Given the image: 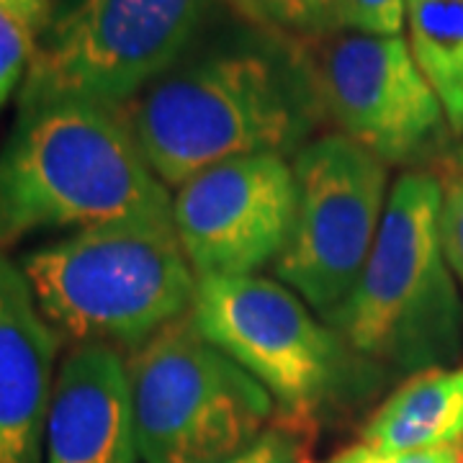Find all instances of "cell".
<instances>
[{
	"mask_svg": "<svg viewBox=\"0 0 463 463\" xmlns=\"http://www.w3.org/2000/svg\"><path fill=\"white\" fill-rule=\"evenodd\" d=\"M121 111L167 188L237 157L297 155L327 116L315 57L258 24L196 39Z\"/></svg>",
	"mask_w": 463,
	"mask_h": 463,
	"instance_id": "cell-1",
	"label": "cell"
},
{
	"mask_svg": "<svg viewBox=\"0 0 463 463\" xmlns=\"http://www.w3.org/2000/svg\"><path fill=\"white\" fill-rule=\"evenodd\" d=\"M170 216V191L121 109L85 100L18 109L0 147V248L33 232Z\"/></svg>",
	"mask_w": 463,
	"mask_h": 463,
	"instance_id": "cell-2",
	"label": "cell"
},
{
	"mask_svg": "<svg viewBox=\"0 0 463 463\" xmlns=\"http://www.w3.org/2000/svg\"><path fill=\"white\" fill-rule=\"evenodd\" d=\"M18 265L39 312L78 345L137 350L191 312L199 283L173 216L78 230Z\"/></svg>",
	"mask_w": 463,
	"mask_h": 463,
	"instance_id": "cell-3",
	"label": "cell"
},
{
	"mask_svg": "<svg viewBox=\"0 0 463 463\" xmlns=\"http://www.w3.org/2000/svg\"><path fill=\"white\" fill-rule=\"evenodd\" d=\"M443 183L410 170L386 199L379 237L350 297L327 319L381 371L448 368L463 345V301L440 245Z\"/></svg>",
	"mask_w": 463,
	"mask_h": 463,
	"instance_id": "cell-4",
	"label": "cell"
},
{
	"mask_svg": "<svg viewBox=\"0 0 463 463\" xmlns=\"http://www.w3.org/2000/svg\"><path fill=\"white\" fill-rule=\"evenodd\" d=\"M188 317L294 417L365 394L381 373L298 294L263 276L199 279Z\"/></svg>",
	"mask_w": 463,
	"mask_h": 463,
	"instance_id": "cell-5",
	"label": "cell"
},
{
	"mask_svg": "<svg viewBox=\"0 0 463 463\" xmlns=\"http://www.w3.org/2000/svg\"><path fill=\"white\" fill-rule=\"evenodd\" d=\"M127 368L145 463H224L268 432L273 397L188 315L137 347Z\"/></svg>",
	"mask_w": 463,
	"mask_h": 463,
	"instance_id": "cell-6",
	"label": "cell"
},
{
	"mask_svg": "<svg viewBox=\"0 0 463 463\" xmlns=\"http://www.w3.org/2000/svg\"><path fill=\"white\" fill-rule=\"evenodd\" d=\"M209 8L212 0H62L33 42L18 109L127 106L199 39Z\"/></svg>",
	"mask_w": 463,
	"mask_h": 463,
	"instance_id": "cell-7",
	"label": "cell"
},
{
	"mask_svg": "<svg viewBox=\"0 0 463 463\" xmlns=\"http://www.w3.org/2000/svg\"><path fill=\"white\" fill-rule=\"evenodd\" d=\"M291 167L297 206L276 276L327 322L355 288L379 237L389 165L337 132L304 145Z\"/></svg>",
	"mask_w": 463,
	"mask_h": 463,
	"instance_id": "cell-8",
	"label": "cell"
},
{
	"mask_svg": "<svg viewBox=\"0 0 463 463\" xmlns=\"http://www.w3.org/2000/svg\"><path fill=\"white\" fill-rule=\"evenodd\" d=\"M315 70L325 114L383 165H420L448 147L443 103L402 33L330 36Z\"/></svg>",
	"mask_w": 463,
	"mask_h": 463,
	"instance_id": "cell-9",
	"label": "cell"
},
{
	"mask_svg": "<svg viewBox=\"0 0 463 463\" xmlns=\"http://www.w3.org/2000/svg\"><path fill=\"white\" fill-rule=\"evenodd\" d=\"M294 206L288 160L250 155L183 183L173 199V224L196 279L258 276L286 248Z\"/></svg>",
	"mask_w": 463,
	"mask_h": 463,
	"instance_id": "cell-10",
	"label": "cell"
},
{
	"mask_svg": "<svg viewBox=\"0 0 463 463\" xmlns=\"http://www.w3.org/2000/svg\"><path fill=\"white\" fill-rule=\"evenodd\" d=\"M47 463H137L132 381L116 347L78 345L52 392Z\"/></svg>",
	"mask_w": 463,
	"mask_h": 463,
	"instance_id": "cell-11",
	"label": "cell"
},
{
	"mask_svg": "<svg viewBox=\"0 0 463 463\" xmlns=\"http://www.w3.org/2000/svg\"><path fill=\"white\" fill-rule=\"evenodd\" d=\"M57 350L21 265L0 255V463H42Z\"/></svg>",
	"mask_w": 463,
	"mask_h": 463,
	"instance_id": "cell-12",
	"label": "cell"
},
{
	"mask_svg": "<svg viewBox=\"0 0 463 463\" xmlns=\"http://www.w3.org/2000/svg\"><path fill=\"white\" fill-rule=\"evenodd\" d=\"M461 440L463 368H430L410 376L364 430L365 446L386 453L428 450Z\"/></svg>",
	"mask_w": 463,
	"mask_h": 463,
	"instance_id": "cell-13",
	"label": "cell"
},
{
	"mask_svg": "<svg viewBox=\"0 0 463 463\" xmlns=\"http://www.w3.org/2000/svg\"><path fill=\"white\" fill-rule=\"evenodd\" d=\"M410 50L463 142V0H407Z\"/></svg>",
	"mask_w": 463,
	"mask_h": 463,
	"instance_id": "cell-14",
	"label": "cell"
},
{
	"mask_svg": "<svg viewBox=\"0 0 463 463\" xmlns=\"http://www.w3.org/2000/svg\"><path fill=\"white\" fill-rule=\"evenodd\" d=\"M343 3L345 0H232L250 24L297 42L330 39L343 32Z\"/></svg>",
	"mask_w": 463,
	"mask_h": 463,
	"instance_id": "cell-15",
	"label": "cell"
},
{
	"mask_svg": "<svg viewBox=\"0 0 463 463\" xmlns=\"http://www.w3.org/2000/svg\"><path fill=\"white\" fill-rule=\"evenodd\" d=\"M33 33L0 11V106L21 88L33 54Z\"/></svg>",
	"mask_w": 463,
	"mask_h": 463,
	"instance_id": "cell-16",
	"label": "cell"
},
{
	"mask_svg": "<svg viewBox=\"0 0 463 463\" xmlns=\"http://www.w3.org/2000/svg\"><path fill=\"white\" fill-rule=\"evenodd\" d=\"M345 29L368 36H399L407 24V0H345Z\"/></svg>",
	"mask_w": 463,
	"mask_h": 463,
	"instance_id": "cell-17",
	"label": "cell"
},
{
	"mask_svg": "<svg viewBox=\"0 0 463 463\" xmlns=\"http://www.w3.org/2000/svg\"><path fill=\"white\" fill-rule=\"evenodd\" d=\"M440 245L446 252V260L453 276L463 283V173L453 175L443 185V201H440Z\"/></svg>",
	"mask_w": 463,
	"mask_h": 463,
	"instance_id": "cell-18",
	"label": "cell"
},
{
	"mask_svg": "<svg viewBox=\"0 0 463 463\" xmlns=\"http://www.w3.org/2000/svg\"><path fill=\"white\" fill-rule=\"evenodd\" d=\"M463 440L461 443H450V446L428 448V450H407V453H386L376 448L353 446L337 453L327 463H461Z\"/></svg>",
	"mask_w": 463,
	"mask_h": 463,
	"instance_id": "cell-19",
	"label": "cell"
},
{
	"mask_svg": "<svg viewBox=\"0 0 463 463\" xmlns=\"http://www.w3.org/2000/svg\"><path fill=\"white\" fill-rule=\"evenodd\" d=\"M298 443L288 430H268L245 453L234 456L224 463H297Z\"/></svg>",
	"mask_w": 463,
	"mask_h": 463,
	"instance_id": "cell-20",
	"label": "cell"
},
{
	"mask_svg": "<svg viewBox=\"0 0 463 463\" xmlns=\"http://www.w3.org/2000/svg\"><path fill=\"white\" fill-rule=\"evenodd\" d=\"M0 11H5L36 39L50 21L54 0H0Z\"/></svg>",
	"mask_w": 463,
	"mask_h": 463,
	"instance_id": "cell-21",
	"label": "cell"
},
{
	"mask_svg": "<svg viewBox=\"0 0 463 463\" xmlns=\"http://www.w3.org/2000/svg\"><path fill=\"white\" fill-rule=\"evenodd\" d=\"M453 157H456V163H458V165L463 167V142H461V145H458V149L453 152Z\"/></svg>",
	"mask_w": 463,
	"mask_h": 463,
	"instance_id": "cell-22",
	"label": "cell"
},
{
	"mask_svg": "<svg viewBox=\"0 0 463 463\" xmlns=\"http://www.w3.org/2000/svg\"><path fill=\"white\" fill-rule=\"evenodd\" d=\"M461 463H463V456H461Z\"/></svg>",
	"mask_w": 463,
	"mask_h": 463,
	"instance_id": "cell-23",
	"label": "cell"
}]
</instances>
